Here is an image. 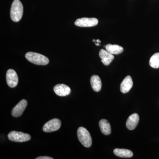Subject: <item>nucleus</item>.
Segmentation results:
<instances>
[{
  "label": "nucleus",
  "mask_w": 159,
  "mask_h": 159,
  "mask_svg": "<svg viewBox=\"0 0 159 159\" xmlns=\"http://www.w3.org/2000/svg\"><path fill=\"white\" fill-rule=\"evenodd\" d=\"M23 6L20 0H14L11 4L10 10V17L16 22L19 21L23 14Z\"/></svg>",
  "instance_id": "f257e3e1"
},
{
  "label": "nucleus",
  "mask_w": 159,
  "mask_h": 159,
  "mask_svg": "<svg viewBox=\"0 0 159 159\" xmlns=\"http://www.w3.org/2000/svg\"><path fill=\"white\" fill-rule=\"evenodd\" d=\"M25 57L30 62L37 65H47L49 63V60L48 57L35 52H28L26 53Z\"/></svg>",
  "instance_id": "f03ea898"
},
{
  "label": "nucleus",
  "mask_w": 159,
  "mask_h": 159,
  "mask_svg": "<svg viewBox=\"0 0 159 159\" xmlns=\"http://www.w3.org/2000/svg\"><path fill=\"white\" fill-rule=\"evenodd\" d=\"M77 135L79 141L83 146L86 148L91 147L92 144V139L87 129L83 127H79L77 130Z\"/></svg>",
  "instance_id": "7ed1b4c3"
},
{
  "label": "nucleus",
  "mask_w": 159,
  "mask_h": 159,
  "mask_svg": "<svg viewBox=\"0 0 159 159\" xmlns=\"http://www.w3.org/2000/svg\"><path fill=\"white\" fill-rule=\"evenodd\" d=\"M8 137L10 141L16 142H27L31 139V136L29 134L16 131L10 132Z\"/></svg>",
  "instance_id": "20e7f679"
},
{
  "label": "nucleus",
  "mask_w": 159,
  "mask_h": 159,
  "mask_svg": "<svg viewBox=\"0 0 159 159\" xmlns=\"http://www.w3.org/2000/svg\"><path fill=\"white\" fill-rule=\"evenodd\" d=\"M61 121L57 119H51L46 123L43 127V131L45 132L50 133L59 129L61 126Z\"/></svg>",
  "instance_id": "39448f33"
},
{
  "label": "nucleus",
  "mask_w": 159,
  "mask_h": 159,
  "mask_svg": "<svg viewBox=\"0 0 159 159\" xmlns=\"http://www.w3.org/2000/svg\"><path fill=\"white\" fill-rule=\"evenodd\" d=\"M98 24V20L95 18H81L78 19L75 22V25L80 27H94Z\"/></svg>",
  "instance_id": "423d86ee"
},
{
  "label": "nucleus",
  "mask_w": 159,
  "mask_h": 159,
  "mask_svg": "<svg viewBox=\"0 0 159 159\" xmlns=\"http://www.w3.org/2000/svg\"><path fill=\"white\" fill-rule=\"evenodd\" d=\"M6 81L10 88H14L18 83V77L16 71L12 69H9L6 73Z\"/></svg>",
  "instance_id": "0eeeda50"
},
{
  "label": "nucleus",
  "mask_w": 159,
  "mask_h": 159,
  "mask_svg": "<svg viewBox=\"0 0 159 159\" xmlns=\"http://www.w3.org/2000/svg\"><path fill=\"white\" fill-rule=\"evenodd\" d=\"M28 105V102L25 99H22L12 109L11 115L14 117H19L21 116L24 111Z\"/></svg>",
  "instance_id": "6e6552de"
},
{
  "label": "nucleus",
  "mask_w": 159,
  "mask_h": 159,
  "mask_svg": "<svg viewBox=\"0 0 159 159\" xmlns=\"http://www.w3.org/2000/svg\"><path fill=\"white\" fill-rule=\"evenodd\" d=\"M54 93L60 97H66L70 94V88L64 84H58L55 85L54 88Z\"/></svg>",
  "instance_id": "1a4fd4ad"
},
{
  "label": "nucleus",
  "mask_w": 159,
  "mask_h": 159,
  "mask_svg": "<svg viewBox=\"0 0 159 159\" xmlns=\"http://www.w3.org/2000/svg\"><path fill=\"white\" fill-rule=\"evenodd\" d=\"M99 56L101 58V61L105 66L109 65L114 59L113 54L103 49H101L99 51Z\"/></svg>",
  "instance_id": "9d476101"
},
{
  "label": "nucleus",
  "mask_w": 159,
  "mask_h": 159,
  "mask_svg": "<svg viewBox=\"0 0 159 159\" xmlns=\"http://www.w3.org/2000/svg\"><path fill=\"white\" fill-rule=\"evenodd\" d=\"M133 86V82L131 77L127 76L123 80L120 85V90L123 93H126L130 90Z\"/></svg>",
  "instance_id": "9b49d317"
},
{
  "label": "nucleus",
  "mask_w": 159,
  "mask_h": 159,
  "mask_svg": "<svg viewBox=\"0 0 159 159\" xmlns=\"http://www.w3.org/2000/svg\"><path fill=\"white\" fill-rule=\"evenodd\" d=\"M139 121V116L137 113H134L129 117L126 122V126L129 130H133L137 127Z\"/></svg>",
  "instance_id": "f8f14e48"
},
{
  "label": "nucleus",
  "mask_w": 159,
  "mask_h": 159,
  "mask_svg": "<svg viewBox=\"0 0 159 159\" xmlns=\"http://www.w3.org/2000/svg\"><path fill=\"white\" fill-rule=\"evenodd\" d=\"M90 82L92 88L94 91L98 92L101 90L102 82L99 76L97 75H93L91 77Z\"/></svg>",
  "instance_id": "ddd939ff"
},
{
  "label": "nucleus",
  "mask_w": 159,
  "mask_h": 159,
  "mask_svg": "<svg viewBox=\"0 0 159 159\" xmlns=\"http://www.w3.org/2000/svg\"><path fill=\"white\" fill-rule=\"evenodd\" d=\"M99 126L100 130L103 134L108 135L111 133V125L107 120L105 119H101L99 122Z\"/></svg>",
  "instance_id": "4468645a"
},
{
  "label": "nucleus",
  "mask_w": 159,
  "mask_h": 159,
  "mask_svg": "<svg viewBox=\"0 0 159 159\" xmlns=\"http://www.w3.org/2000/svg\"><path fill=\"white\" fill-rule=\"evenodd\" d=\"M114 153L116 156L122 158H130L133 156L131 151L123 148H116L114 149Z\"/></svg>",
  "instance_id": "2eb2a0df"
},
{
  "label": "nucleus",
  "mask_w": 159,
  "mask_h": 159,
  "mask_svg": "<svg viewBox=\"0 0 159 159\" xmlns=\"http://www.w3.org/2000/svg\"><path fill=\"white\" fill-rule=\"evenodd\" d=\"M106 50L113 54H119L123 51V48L118 45H112L108 44L105 47Z\"/></svg>",
  "instance_id": "dca6fc26"
},
{
  "label": "nucleus",
  "mask_w": 159,
  "mask_h": 159,
  "mask_svg": "<svg viewBox=\"0 0 159 159\" xmlns=\"http://www.w3.org/2000/svg\"><path fill=\"white\" fill-rule=\"evenodd\" d=\"M149 65L153 68H159V53H155L151 57Z\"/></svg>",
  "instance_id": "f3484780"
},
{
  "label": "nucleus",
  "mask_w": 159,
  "mask_h": 159,
  "mask_svg": "<svg viewBox=\"0 0 159 159\" xmlns=\"http://www.w3.org/2000/svg\"><path fill=\"white\" fill-rule=\"evenodd\" d=\"M35 159H53V158L51 157L44 156L38 157Z\"/></svg>",
  "instance_id": "a211bd4d"
},
{
  "label": "nucleus",
  "mask_w": 159,
  "mask_h": 159,
  "mask_svg": "<svg viewBox=\"0 0 159 159\" xmlns=\"http://www.w3.org/2000/svg\"><path fill=\"white\" fill-rule=\"evenodd\" d=\"M97 43H101V41L99 40V39L97 40Z\"/></svg>",
  "instance_id": "6ab92c4d"
},
{
  "label": "nucleus",
  "mask_w": 159,
  "mask_h": 159,
  "mask_svg": "<svg viewBox=\"0 0 159 159\" xmlns=\"http://www.w3.org/2000/svg\"><path fill=\"white\" fill-rule=\"evenodd\" d=\"M95 44H96V45H97V46L100 45V44H99V43H95Z\"/></svg>",
  "instance_id": "aec40b11"
},
{
  "label": "nucleus",
  "mask_w": 159,
  "mask_h": 159,
  "mask_svg": "<svg viewBox=\"0 0 159 159\" xmlns=\"http://www.w3.org/2000/svg\"><path fill=\"white\" fill-rule=\"evenodd\" d=\"M97 41V40H96L95 39L93 40V42H96Z\"/></svg>",
  "instance_id": "412c9836"
}]
</instances>
